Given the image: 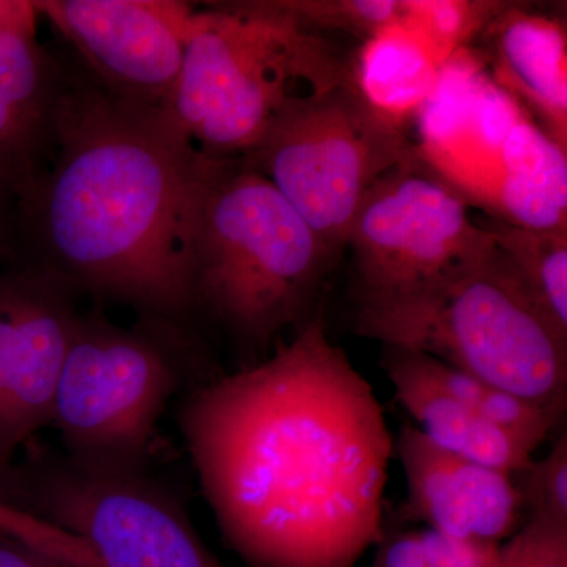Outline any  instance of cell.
<instances>
[{"label":"cell","instance_id":"cell-17","mask_svg":"<svg viewBox=\"0 0 567 567\" xmlns=\"http://www.w3.org/2000/svg\"><path fill=\"white\" fill-rule=\"evenodd\" d=\"M445 63L431 41L405 20L363 41L350 61V73L365 102L404 128L434 92Z\"/></svg>","mask_w":567,"mask_h":567},{"label":"cell","instance_id":"cell-3","mask_svg":"<svg viewBox=\"0 0 567 567\" xmlns=\"http://www.w3.org/2000/svg\"><path fill=\"white\" fill-rule=\"evenodd\" d=\"M334 259L274 183L241 159H223L197 224V312L246 352L267 354L319 311Z\"/></svg>","mask_w":567,"mask_h":567},{"label":"cell","instance_id":"cell-28","mask_svg":"<svg viewBox=\"0 0 567 567\" xmlns=\"http://www.w3.org/2000/svg\"><path fill=\"white\" fill-rule=\"evenodd\" d=\"M39 11L28 0H0V31L3 29H37Z\"/></svg>","mask_w":567,"mask_h":567},{"label":"cell","instance_id":"cell-23","mask_svg":"<svg viewBox=\"0 0 567 567\" xmlns=\"http://www.w3.org/2000/svg\"><path fill=\"white\" fill-rule=\"evenodd\" d=\"M17 540L74 567H99L91 548L11 502L0 488V543Z\"/></svg>","mask_w":567,"mask_h":567},{"label":"cell","instance_id":"cell-21","mask_svg":"<svg viewBox=\"0 0 567 567\" xmlns=\"http://www.w3.org/2000/svg\"><path fill=\"white\" fill-rule=\"evenodd\" d=\"M312 31H342L361 41L405 21L406 0H278Z\"/></svg>","mask_w":567,"mask_h":567},{"label":"cell","instance_id":"cell-10","mask_svg":"<svg viewBox=\"0 0 567 567\" xmlns=\"http://www.w3.org/2000/svg\"><path fill=\"white\" fill-rule=\"evenodd\" d=\"M357 309L409 300L494 248L487 227L420 156L386 174L365 196L347 235Z\"/></svg>","mask_w":567,"mask_h":567},{"label":"cell","instance_id":"cell-5","mask_svg":"<svg viewBox=\"0 0 567 567\" xmlns=\"http://www.w3.org/2000/svg\"><path fill=\"white\" fill-rule=\"evenodd\" d=\"M354 330L413 350L517 395L566 412L567 338L498 249L431 289L354 309Z\"/></svg>","mask_w":567,"mask_h":567},{"label":"cell","instance_id":"cell-18","mask_svg":"<svg viewBox=\"0 0 567 567\" xmlns=\"http://www.w3.org/2000/svg\"><path fill=\"white\" fill-rule=\"evenodd\" d=\"M495 248L514 268L548 322L567 338V229L492 223Z\"/></svg>","mask_w":567,"mask_h":567},{"label":"cell","instance_id":"cell-11","mask_svg":"<svg viewBox=\"0 0 567 567\" xmlns=\"http://www.w3.org/2000/svg\"><path fill=\"white\" fill-rule=\"evenodd\" d=\"M80 295L28 260L0 271V483L18 453L50 427L81 312Z\"/></svg>","mask_w":567,"mask_h":567},{"label":"cell","instance_id":"cell-22","mask_svg":"<svg viewBox=\"0 0 567 567\" xmlns=\"http://www.w3.org/2000/svg\"><path fill=\"white\" fill-rule=\"evenodd\" d=\"M528 517L567 525V435L555 440L550 453L513 475Z\"/></svg>","mask_w":567,"mask_h":567},{"label":"cell","instance_id":"cell-13","mask_svg":"<svg viewBox=\"0 0 567 567\" xmlns=\"http://www.w3.org/2000/svg\"><path fill=\"white\" fill-rule=\"evenodd\" d=\"M394 456L406 483L402 522L494 544L517 532L524 506L509 473L447 453L415 425L394 436Z\"/></svg>","mask_w":567,"mask_h":567},{"label":"cell","instance_id":"cell-7","mask_svg":"<svg viewBox=\"0 0 567 567\" xmlns=\"http://www.w3.org/2000/svg\"><path fill=\"white\" fill-rule=\"evenodd\" d=\"M182 344L151 324L81 315L51 412L62 453L89 468L147 472L164 410L188 375Z\"/></svg>","mask_w":567,"mask_h":567},{"label":"cell","instance_id":"cell-29","mask_svg":"<svg viewBox=\"0 0 567 567\" xmlns=\"http://www.w3.org/2000/svg\"><path fill=\"white\" fill-rule=\"evenodd\" d=\"M3 205H6V203H2V200H0V213H2ZM2 215H0V246H2Z\"/></svg>","mask_w":567,"mask_h":567},{"label":"cell","instance_id":"cell-9","mask_svg":"<svg viewBox=\"0 0 567 567\" xmlns=\"http://www.w3.org/2000/svg\"><path fill=\"white\" fill-rule=\"evenodd\" d=\"M25 447L3 477L7 496L82 540L100 567H226L147 472L89 468L35 440Z\"/></svg>","mask_w":567,"mask_h":567},{"label":"cell","instance_id":"cell-6","mask_svg":"<svg viewBox=\"0 0 567 567\" xmlns=\"http://www.w3.org/2000/svg\"><path fill=\"white\" fill-rule=\"evenodd\" d=\"M415 122L421 162L470 208L492 223L567 229V151L492 80L480 52L451 55Z\"/></svg>","mask_w":567,"mask_h":567},{"label":"cell","instance_id":"cell-2","mask_svg":"<svg viewBox=\"0 0 567 567\" xmlns=\"http://www.w3.org/2000/svg\"><path fill=\"white\" fill-rule=\"evenodd\" d=\"M221 162L163 111L117 99L96 82L66 81L50 162L18 203L32 262L78 295L128 306L142 323L183 336L197 315L200 208Z\"/></svg>","mask_w":567,"mask_h":567},{"label":"cell","instance_id":"cell-27","mask_svg":"<svg viewBox=\"0 0 567 567\" xmlns=\"http://www.w3.org/2000/svg\"><path fill=\"white\" fill-rule=\"evenodd\" d=\"M0 567H74L17 540L0 543Z\"/></svg>","mask_w":567,"mask_h":567},{"label":"cell","instance_id":"cell-25","mask_svg":"<svg viewBox=\"0 0 567 567\" xmlns=\"http://www.w3.org/2000/svg\"><path fill=\"white\" fill-rule=\"evenodd\" d=\"M429 567H494L502 544L446 535L436 529L416 532Z\"/></svg>","mask_w":567,"mask_h":567},{"label":"cell","instance_id":"cell-12","mask_svg":"<svg viewBox=\"0 0 567 567\" xmlns=\"http://www.w3.org/2000/svg\"><path fill=\"white\" fill-rule=\"evenodd\" d=\"M33 3L81 54L100 87L125 102L166 110L196 7L178 0Z\"/></svg>","mask_w":567,"mask_h":567},{"label":"cell","instance_id":"cell-4","mask_svg":"<svg viewBox=\"0 0 567 567\" xmlns=\"http://www.w3.org/2000/svg\"><path fill=\"white\" fill-rule=\"evenodd\" d=\"M350 76L333 44L278 0L216 3L194 11L163 112L205 155L241 159L289 100Z\"/></svg>","mask_w":567,"mask_h":567},{"label":"cell","instance_id":"cell-1","mask_svg":"<svg viewBox=\"0 0 567 567\" xmlns=\"http://www.w3.org/2000/svg\"><path fill=\"white\" fill-rule=\"evenodd\" d=\"M178 427L249 567H354L383 539L394 436L322 309L264 360L193 386Z\"/></svg>","mask_w":567,"mask_h":567},{"label":"cell","instance_id":"cell-26","mask_svg":"<svg viewBox=\"0 0 567 567\" xmlns=\"http://www.w3.org/2000/svg\"><path fill=\"white\" fill-rule=\"evenodd\" d=\"M382 543L375 567H429L416 532L401 533Z\"/></svg>","mask_w":567,"mask_h":567},{"label":"cell","instance_id":"cell-24","mask_svg":"<svg viewBox=\"0 0 567 567\" xmlns=\"http://www.w3.org/2000/svg\"><path fill=\"white\" fill-rule=\"evenodd\" d=\"M494 567H567V525L528 517L499 546Z\"/></svg>","mask_w":567,"mask_h":567},{"label":"cell","instance_id":"cell-15","mask_svg":"<svg viewBox=\"0 0 567 567\" xmlns=\"http://www.w3.org/2000/svg\"><path fill=\"white\" fill-rule=\"evenodd\" d=\"M481 39L492 80L567 151L566 21L506 2Z\"/></svg>","mask_w":567,"mask_h":567},{"label":"cell","instance_id":"cell-20","mask_svg":"<svg viewBox=\"0 0 567 567\" xmlns=\"http://www.w3.org/2000/svg\"><path fill=\"white\" fill-rule=\"evenodd\" d=\"M506 2L468 0H406V18L445 61L470 48L486 31Z\"/></svg>","mask_w":567,"mask_h":567},{"label":"cell","instance_id":"cell-8","mask_svg":"<svg viewBox=\"0 0 567 567\" xmlns=\"http://www.w3.org/2000/svg\"><path fill=\"white\" fill-rule=\"evenodd\" d=\"M417 155L352 80L289 100L241 162L274 183L334 256L377 183Z\"/></svg>","mask_w":567,"mask_h":567},{"label":"cell","instance_id":"cell-16","mask_svg":"<svg viewBox=\"0 0 567 567\" xmlns=\"http://www.w3.org/2000/svg\"><path fill=\"white\" fill-rule=\"evenodd\" d=\"M385 347L382 368L395 401L434 445L466 461L516 475L537 450L528 440L492 424L436 385L423 354Z\"/></svg>","mask_w":567,"mask_h":567},{"label":"cell","instance_id":"cell-14","mask_svg":"<svg viewBox=\"0 0 567 567\" xmlns=\"http://www.w3.org/2000/svg\"><path fill=\"white\" fill-rule=\"evenodd\" d=\"M66 76L37 29L0 31V200L21 203L50 162Z\"/></svg>","mask_w":567,"mask_h":567},{"label":"cell","instance_id":"cell-19","mask_svg":"<svg viewBox=\"0 0 567 567\" xmlns=\"http://www.w3.org/2000/svg\"><path fill=\"white\" fill-rule=\"evenodd\" d=\"M420 353V352H417ZM423 354V353H421ZM425 369L435 380L436 385L468 406L472 412L491 421L498 427L506 429L522 439L528 440L539 447L546 442L565 415L557 410L546 409L524 401L517 395L507 393L502 388L491 385L484 380L440 363L434 358L423 354Z\"/></svg>","mask_w":567,"mask_h":567}]
</instances>
